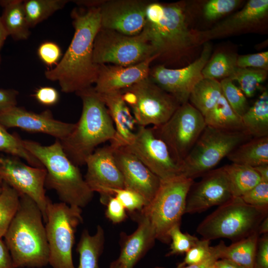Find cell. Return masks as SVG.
<instances>
[{
	"instance_id": "obj_1",
	"label": "cell",
	"mask_w": 268,
	"mask_h": 268,
	"mask_svg": "<svg viewBox=\"0 0 268 268\" xmlns=\"http://www.w3.org/2000/svg\"><path fill=\"white\" fill-rule=\"evenodd\" d=\"M74 33L60 62L45 72L47 79L57 81L65 93H77L92 87L99 65L93 62L95 38L101 28L98 6L74 8L71 13Z\"/></svg>"
},
{
	"instance_id": "obj_2",
	"label": "cell",
	"mask_w": 268,
	"mask_h": 268,
	"mask_svg": "<svg viewBox=\"0 0 268 268\" xmlns=\"http://www.w3.org/2000/svg\"><path fill=\"white\" fill-rule=\"evenodd\" d=\"M43 220L37 204L27 196L20 195L19 209L3 237L15 268H40L49 264Z\"/></svg>"
},
{
	"instance_id": "obj_3",
	"label": "cell",
	"mask_w": 268,
	"mask_h": 268,
	"mask_svg": "<svg viewBox=\"0 0 268 268\" xmlns=\"http://www.w3.org/2000/svg\"><path fill=\"white\" fill-rule=\"evenodd\" d=\"M76 94L82 102L80 117L71 133L60 141L68 158L79 166L85 164L98 145L111 141L116 130L104 102L93 86Z\"/></svg>"
},
{
	"instance_id": "obj_4",
	"label": "cell",
	"mask_w": 268,
	"mask_h": 268,
	"mask_svg": "<svg viewBox=\"0 0 268 268\" xmlns=\"http://www.w3.org/2000/svg\"><path fill=\"white\" fill-rule=\"evenodd\" d=\"M26 149L46 170L45 187L54 190L61 202L80 208L92 200L94 192L89 188L78 166L68 158L59 140L43 145L31 140H23Z\"/></svg>"
},
{
	"instance_id": "obj_5",
	"label": "cell",
	"mask_w": 268,
	"mask_h": 268,
	"mask_svg": "<svg viewBox=\"0 0 268 268\" xmlns=\"http://www.w3.org/2000/svg\"><path fill=\"white\" fill-rule=\"evenodd\" d=\"M268 209L247 204L240 197H234L208 215L197 231L203 239L223 238L236 242L258 230L268 216Z\"/></svg>"
},
{
	"instance_id": "obj_6",
	"label": "cell",
	"mask_w": 268,
	"mask_h": 268,
	"mask_svg": "<svg viewBox=\"0 0 268 268\" xmlns=\"http://www.w3.org/2000/svg\"><path fill=\"white\" fill-rule=\"evenodd\" d=\"M186 14L184 3L177 2L164 4L161 18L146 19L142 31L158 58L179 55L199 43L198 32L189 28Z\"/></svg>"
},
{
	"instance_id": "obj_7",
	"label": "cell",
	"mask_w": 268,
	"mask_h": 268,
	"mask_svg": "<svg viewBox=\"0 0 268 268\" xmlns=\"http://www.w3.org/2000/svg\"><path fill=\"white\" fill-rule=\"evenodd\" d=\"M250 137L244 131H224L206 126L181 164L182 176L193 180L202 176Z\"/></svg>"
},
{
	"instance_id": "obj_8",
	"label": "cell",
	"mask_w": 268,
	"mask_h": 268,
	"mask_svg": "<svg viewBox=\"0 0 268 268\" xmlns=\"http://www.w3.org/2000/svg\"><path fill=\"white\" fill-rule=\"evenodd\" d=\"M194 180L180 176L161 181L160 187L152 201L141 211L140 215L149 220L156 239L168 243L170 230L180 224L185 213L188 192Z\"/></svg>"
},
{
	"instance_id": "obj_9",
	"label": "cell",
	"mask_w": 268,
	"mask_h": 268,
	"mask_svg": "<svg viewBox=\"0 0 268 268\" xmlns=\"http://www.w3.org/2000/svg\"><path fill=\"white\" fill-rule=\"evenodd\" d=\"M81 208L49 200L46 209L45 230L53 268H75L72 250L77 227L83 222Z\"/></svg>"
},
{
	"instance_id": "obj_10",
	"label": "cell",
	"mask_w": 268,
	"mask_h": 268,
	"mask_svg": "<svg viewBox=\"0 0 268 268\" xmlns=\"http://www.w3.org/2000/svg\"><path fill=\"white\" fill-rule=\"evenodd\" d=\"M121 91L124 101L132 109L137 126H160L181 105L149 77Z\"/></svg>"
},
{
	"instance_id": "obj_11",
	"label": "cell",
	"mask_w": 268,
	"mask_h": 268,
	"mask_svg": "<svg viewBox=\"0 0 268 268\" xmlns=\"http://www.w3.org/2000/svg\"><path fill=\"white\" fill-rule=\"evenodd\" d=\"M154 55H156L143 31L138 35L128 36L101 28L93 43V62L99 65L127 67Z\"/></svg>"
},
{
	"instance_id": "obj_12",
	"label": "cell",
	"mask_w": 268,
	"mask_h": 268,
	"mask_svg": "<svg viewBox=\"0 0 268 268\" xmlns=\"http://www.w3.org/2000/svg\"><path fill=\"white\" fill-rule=\"evenodd\" d=\"M206 126L204 116L187 102L180 105L164 124L151 129L155 135L166 143L180 166Z\"/></svg>"
},
{
	"instance_id": "obj_13",
	"label": "cell",
	"mask_w": 268,
	"mask_h": 268,
	"mask_svg": "<svg viewBox=\"0 0 268 268\" xmlns=\"http://www.w3.org/2000/svg\"><path fill=\"white\" fill-rule=\"evenodd\" d=\"M123 147L136 156L161 181L182 176L180 166L151 128L137 126L133 139Z\"/></svg>"
},
{
	"instance_id": "obj_14",
	"label": "cell",
	"mask_w": 268,
	"mask_h": 268,
	"mask_svg": "<svg viewBox=\"0 0 268 268\" xmlns=\"http://www.w3.org/2000/svg\"><path fill=\"white\" fill-rule=\"evenodd\" d=\"M45 168L27 165L15 156H0V184L4 183L17 192L31 198L46 220V209L50 199L46 196Z\"/></svg>"
},
{
	"instance_id": "obj_15",
	"label": "cell",
	"mask_w": 268,
	"mask_h": 268,
	"mask_svg": "<svg viewBox=\"0 0 268 268\" xmlns=\"http://www.w3.org/2000/svg\"><path fill=\"white\" fill-rule=\"evenodd\" d=\"M211 46L203 44L200 56L187 66L177 69L158 65L150 68L149 78L161 89L173 96L180 105L188 102L189 95L195 84L202 79V70L209 61Z\"/></svg>"
},
{
	"instance_id": "obj_16",
	"label": "cell",
	"mask_w": 268,
	"mask_h": 268,
	"mask_svg": "<svg viewBox=\"0 0 268 268\" xmlns=\"http://www.w3.org/2000/svg\"><path fill=\"white\" fill-rule=\"evenodd\" d=\"M150 2L143 0H102L99 5L101 28L128 36L140 34Z\"/></svg>"
},
{
	"instance_id": "obj_17",
	"label": "cell",
	"mask_w": 268,
	"mask_h": 268,
	"mask_svg": "<svg viewBox=\"0 0 268 268\" xmlns=\"http://www.w3.org/2000/svg\"><path fill=\"white\" fill-rule=\"evenodd\" d=\"M87 172L84 179L93 192L101 196L102 203L111 195L110 190L125 188L122 174L114 157V148L110 145L99 148L86 159Z\"/></svg>"
},
{
	"instance_id": "obj_18",
	"label": "cell",
	"mask_w": 268,
	"mask_h": 268,
	"mask_svg": "<svg viewBox=\"0 0 268 268\" xmlns=\"http://www.w3.org/2000/svg\"><path fill=\"white\" fill-rule=\"evenodd\" d=\"M193 183L188 192L185 213L202 212L221 205L234 198L227 175L223 167L212 169Z\"/></svg>"
},
{
	"instance_id": "obj_19",
	"label": "cell",
	"mask_w": 268,
	"mask_h": 268,
	"mask_svg": "<svg viewBox=\"0 0 268 268\" xmlns=\"http://www.w3.org/2000/svg\"><path fill=\"white\" fill-rule=\"evenodd\" d=\"M0 125L5 129L18 128L47 134L59 140L66 138L75 127V124L55 119L49 110L37 113L17 106L0 113Z\"/></svg>"
},
{
	"instance_id": "obj_20",
	"label": "cell",
	"mask_w": 268,
	"mask_h": 268,
	"mask_svg": "<svg viewBox=\"0 0 268 268\" xmlns=\"http://www.w3.org/2000/svg\"><path fill=\"white\" fill-rule=\"evenodd\" d=\"M114 155L123 177L125 188L137 193L149 203L160 187V179L124 147L114 148Z\"/></svg>"
},
{
	"instance_id": "obj_21",
	"label": "cell",
	"mask_w": 268,
	"mask_h": 268,
	"mask_svg": "<svg viewBox=\"0 0 268 268\" xmlns=\"http://www.w3.org/2000/svg\"><path fill=\"white\" fill-rule=\"evenodd\" d=\"M154 55L135 65L127 67L99 65L97 80L93 87L100 94L121 91L148 77L150 65L158 58Z\"/></svg>"
},
{
	"instance_id": "obj_22",
	"label": "cell",
	"mask_w": 268,
	"mask_h": 268,
	"mask_svg": "<svg viewBox=\"0 0 268 268\" xmlns=\"http://www.w3.org/2000/svg\"><path fill=\"white\" fill-rule=\"evenodd\" d=\"M268 11V0H250L241 10L218 23L212 29L198 32L199 43L254 25L261 21Z\"/></svg>"
},
{
	"instance_id": "obj_23",
	"label": "cell",
	"mask_w": 268,
	"mask_h": 268,
	"mask_svg": "<svg viewBox=\"0 0 268 268\" xmlns=\"http://www.w3.org/2000/svg\"><path fill=\"white\" fill-rule=\"evenodd\" d=\"M136 230L126 235L118 258L110 266L120 268H134L154 244L156 239L153 229L147 218L140 215Z\"/></svg>"
},
{
	"instance_id": "obj_24",
	"label": "cell",
	"mask_w": 268,
	"mask_h": 268,
	"mask_svg": "<svg viewBox=\"0 0 268 268\" xmlns=\"http://www.w3.org/2000/svg\"><path fill=\"white\" fill-rule=\"evenodd\" d=\"M113 122L116 134L110 141L114 148L125 146L133 139L137 125L121 91L100 94Z\"/></svg>"
},
{
	"instance_id": "obj_25",
	"label": "cell",
	"mask_w": 268,
	"mask_h": 268,
	"mask_svg": "<svg viewBox=\"0 0 268 268\" xmlns=\"http://www.w3.org/2000/svg\"><path fill=\"white\" fill-rule=\"evenodd\" d=\"M259 235L257 230L229 246L221 241L216 246L219 259H227L245 268H253Z\"/></svg>"
},
{
	"instance_id": "obj_26",
	"label": "cell",
	"mask_w": 268,
	"mask_h": 268,
	"mask_svg": "<svg viewBox=\"0 0 268 268\" xmlns=\"http://www.w3.org/2000/svg\"><path fill=\"white\" fill-rule=\"evenodd\" d=\"M227 157L233 163L252 167L268 164V136L254 137L241 143Z\"/></svg>"
},
{
	"instance_id": "obj_27",
	"label": "cell",
	"mask_w": 268,
	"mask_h": 268,
	"mask_svg": "<svg viewBox=\"0 0 268 268\" xmlns=\"http://www.w3.org/2000/svg\"><path fill=\"white\" fill-rule=\"evenodd\" d=\"M3 8L1 19L8 36L16 40L27 39L30 34L23 1L21 0H0Z\"/></svg>"
},
{
	"instance_id": "obj_28",
	"label": "cell",
	"mask_w": 268,
	"mask_h": 268,
	"mask_svg": "<svg viewBox=\"0 0 268 268\" xmlns=\"http://www.w3.org/2000/svg\"><path fill=\"white\" fill-rule=\"evenodd\" d=\"M244 131L251 137L268 136V92L265 90L241 117Z\"/></svg>"
},
{
	"instance_id": "obj_29",
	"label": "cell",
	"mask_w": 268,
	"mask_h": 268,
	"mask_svg": "<svg viewBox=\"0 0 268 268\" xmlns=\"http://www.w3.org/2000/svg\"><path fill=\"white\" fill-rule=\"evenodd\" d=\"M104 243V230L100 225L97 226L94 235H90L87 230H84L76 248L79 256L77 268H99V259Z\"/></svg>"
},
{
	"instance_id": "obj_30",
	"label": "cell",
	"mask_w": 268,
	"mask_h": 268,
	"mask_svg": "<svg viewBox=\"0 0 268 268\" xmlns=\"http://www.w3.org/2000/svg\"><path fill=\"white\" fill-rule=\"evenodd\" d=\"M204 118L206 126L215 129L244 131L241 117L232 109L223 95L205 115Z\"/></svg>"
},
{
	"instance_id": "obj_31",
	"label": "cell",
	"mask_w": 268,
	"mask_h": 268,
	"mask_svg": "<svg viewBox=\"0 0 268 268\" xmlns=\"http://www.w3.org/2000/svg\"><path fill=\"white\" fill-rule=\"evenodd\" d=\"M222 95L220 82L216 79L203 78L193 88L189 100L204 116Z\"/></svg>"
},
{
	"instance_id": "obj_32",
	"label": "cell",
	"mask_w": 268,
	"mask_h": 268,
	"mask_svg": "<svg viewBox=\"0 0 268 268\" xmlns=\"http://www.w3.org/2000/svg\"><path fill=\"white\" fill-rule=\"evenodd\" d=\"M223 168L234 197H241L261 182L260 175L254 167L232 163Z\"/></svg>"
},
{
	"instance_id": "obj_33",
	"label": "cell",
	"mask_w": 268,
	"mask_h": 268,
	"mask_svg": "<svg viewBox=\"0 0 268 268\" xmlns=\"http://www.w3.org/2000/svg\"><path fill=\"white\" fill-rule=\"evenodd\" d=\"M68 0H27L23 1V7L29 27H34L57 11L62 9Z\"/></svg>"
},
{
	"instance_id": "obj_34",
	"label": "cell",
	"mask_w": 268,
	"mask_h": 268,
	"mask_svg": "<svg viewBox=\"0 0 268 268\" xmlns=\"http://www.w3.org/2000/svg\"><path fill=\"white\" fill-rule=\"evenodd\" d=\"M0 185V238H2L19 209L20 196L6 184L1 183Z\"/></svg>"
},
{
	"instance_id": "obj_35",
	"label": "cell",
	"mask_w": 268,
	"mask_h": 268,
	"mask_svg": "<svg viewBox=\"0 0 268 268\" xmlns=\"http://www.w3.org/2000/svg\"><path fill=\"white\" fill-rule=\"evenodd\" d=\"M23 139L17 134H11L0 125V151L22 158L32 166L44 168L41 162L23 145Z\"/></svg>"
},
{
	"instance_id": "obj_36",
	"label": "cell",
	"mask_w": 268,
	"mask_h": 268,
	"mask_svg": "<svg viewBox=\"0 0 268 268\" xmlns=\"http://www.w3.org/2000/svg\"><path fill=\"white\" fill-rule=\"evenodd\" d=\"M267 74V70L264 69L237 67L229 78L237 81L246 97L251 98L266 80Z\"/></svg>"
},
{
	"instance_id": "obj_37",
	"label": "cell",
	"mask_w": 268,
	"mask_h": 268,
	"mask_svg": "<svg viewBox=\"0 0 268 268\" xmlns=\"http://www.w3.org/2000/svg\"><path fill=\"white\" fill-rule=\"evenodd\" d=\"M236 60L234 55L224 53L216 54L203 67V77L216 80L229 77L237 67Z\"/></svg>"
},
{
	"instance_id": "obj_38",
	"label": "cell",
	"mask_w": 268,
	"mask_h": 268,
	"mask_svg": "<svg viewBox=\"0 0 268 268\" xmlns=\"http://www.w3.org/2000/svg\"><path fill=\"white\" fill-rule=\"evenodd\" d=\"M220 83L222 95L232 109L242 117L249 108L246 96L230 78L222 79Z\"/></svg>"
},
{
	"instance_id": "obj_39",
	"label": "cell",
	"mask_w": 268,
	"mask_h": 268,
	"mask_svg": "<svg viewBox=\"0 0 268 268\" xmlns=\"http://www.w3.org/2000/svg\"><path fill=\"white\" fill-rule=\"evenodd\" d=\"M168 236L171 244L170 251L167 256L187 253L199 240L195 236L188 233H182L180 228V224L173 226L170 230Z\"/></svg>"
},
{
	"instance_id": "obj_40",
	"label": "cell",
	"mask_w": 268,
	"mask_h": 268,
	"mask_svg": "<svg viewBox=\"0 0 268 268\" xmlns=\"http://www.w3.org/2000/svg\"><path fill=\"white\" fill-rule=\"evenodd\" d=\"M110 193L111 195L115 197L125 209L129 211H141L147 205L146 201L140 195L129 189H111Z\"/></svg>"
},
{
	"instance_id": "obj_41",
	"label": "cell",
	"mask_w": 268,
	"mask_h": 268,
	"mask_svg": "<svg viewBox=\"0 0 268 268\" xmlns=\"http://www.w3.org/2000/svg\"><path fill=\"white\" fill-rule=\"evenodd\" d=\"M239 0H210L203 7V14L208 20L216 19L235 9L241 3Z\"/></svg>"
},
{
	"instance_id": "obj_42",
	"label": "cell",
	"mask_w": 268,
	"mask_h": 268,
	"mask_svg": "<svg viewBox=\"0 0 268 268\" xmlns=\"http://www.w3.org/2000/svg\"><path fill=\"white\" fill-rule=\"evenodd\" d=\"M210 240H199L187 253L184 261L180 264L182 266L200 263L211 256L213 247H210Z\"/></svg>"
},
{
	"instance_id": "obj_43",
	"label": "cell",
	"mask_w": 268,
	"mask_h": 268,
	"mask_svg": "<svg viewBox=\"0 0 268 268\" xmlns=\"http://www.w3.org/2000/svg\"><path fill=\"white\" fill-rule=\"evenodd\" d=\"M240 198L249 205L268 208V182L261 181Z\"/></svg>"
},
{
	"instance_id": "obj_44",
	"label": "cell",
	"mask_w": 268,
	"mask_h": 268,
	"mask_svg": "<svg viewBox=\"0 0 268 268\" xmlns=\"http://www.w3.org/2000/svg\"><path fill=\"white\" fill-rule=\"evenodd\" d=\"M236 66L242 68L253 67L268 70V52L240 56L237 57Z\"/></svg>"
},
{
	"instance_id": "obj_45",
	"label": "cell",
	"mask_w": 268,
	"mask_h": 268,
	"mask_svg": "<svg viewBox=\"0 0 268 268\" xmlns=\"http://www.w3.org/2000/svg\"><path fill=\"white\" fill-rule=\"evenodd\" d=\"M37 53L42 62L48 66L56 65L62 55L59 46L50 41L42 43L38 49Z\"/></svg>"
},
{
	"instance_id": "obj_46",
	"label": "cell",
	"mask_w": 268,
	"mask_h": 268,
	"mask_svg": "<svg viewBox=\"0 0 268 268\" xmlns=\"http://www.w3.org/2000/svg\"><path fill=\"white\" fill-rule=\"evenodd\" d=\"M107 203L106 215L112 222L120 223L126 218V209L115 197L110 196Z\"/></svg>"
},
{
	"instance_id": "obj_47",
	"label": "cell",
	"mask_w": 268,
	"mask_h": 268,
	"mask_svg": "<svg viewBox=\"0 0 268 268\" xmlns=\"http://www.w3.org/2000/svg\"><path fill=\"white\" fill-rule=\"evenodd\" d=\"M253 268H268V235L259 238Z\"/></svg>"
},
{
	"instance_id": "obj_48",
	"label": "cell",
	"mask_w": 268,
	"mask_h": 268,
	"mask_svg": "<svg viewBox=\"0 0 268 268\" xmlns=\"http://www.w3.org/2000/svg\"><path fill=\"white\" fill-rule=\"evenodd\" d=\"M34 96L39 103L45 106L54 105L59 99V94L57 90L53 87L49 86L38 88Z\"/></svg>"
},
{
	"instance_id": "obj_49",
	"label": "cell",
	"mask_w": 268,
	"mask_h": 268,
	"mask_svg": "<svg viewBox=\"0 0 268 268\" xmlns=\"http://www.w3.org/2000/svg\"><path fill=\"white\" fill-rule=\"evenodd\" d=\"M18 92L13 89H0V113L17 106Z\"/></svg>"
},
{
	"instance_id": "obj_50",
	"label": "cell",
	"mask_w": 268,
	"mask_h": 268,
	"mask_svg": "<svg viewBox=\"0 0 268 268\" xmlns=\"http://www.w3.org/2000/svg\"><path fill=\"white\" fill-rule=\"evenodd\" d=\"M0 268H15L9 250L0 238Z\"/></svg>"
},
{
	"instance_id": "obj_51",
	"label": "cell",
	"mask_w": 268,
	"mask_h": 268,
	"mask_svg": "<svg viewBox=\"0 0 268 268\" xmlns=\"http://www.w3.org/2000/svg\"><path fill=\"white\" fill-rule=\"evenodd\" d=\"M219 259L217 249L215 246L213 247V253L212 255L206 260L200 263L185 266H182L179 265L176 268H207L209 266L214 264L216 261Z\"/></svg>"
},
{
	"instance_id": "obj_52",
	"label": "cell",
	"mask_w": 268,
	"mask_h": 268,
	"mask_svg": "<svg viewBox=\"0 0 268 268\" xmlns=\"http://www.w3.org/2000/svg\"><path fill=\"white\" fill-rule=\"evenodd\" d=\"M216 268H245L227 259H219L214 263Z\"/></svg>"
},
{
	"instance_id": "obj_53",
	"label": "cell",
	"mask_w": 268,
	"mask_h": 268,
	"mask_svg": "<svg viewBox=\"0 0 268 268\" xmlns=\"http://www.w3.org/2000/svg\"><path fill=\"white\" fill-rule=\"evenodd\" d=\"M260 175L262 182H268V164L254 167Z\"/></svg>"
},
{
	"instance_id": "obj_54",
	"label": "cell",
	"mask_w": 268,
	"mask_h": 268,
	"mask_svg": "<svg viewBox=\"0 0 268 268\" xmlns=\"http://www.w3.org/2000/svg\"><path fill=\"white\" fill-rule=\"evenodd\" d=\"M258 232L260 234L268 233V217L266 216L261 222L258 228Z\"/></svg>"
},
{
	"instance_id": "obj_55",
	"label": "cell",
	"mask_w": 268,
	"mask_h": 268,
	"mask_svg": "<svg viewBox=\"0 0 268 268\" xmlns=\"http://www.w3.org/2000/svg\"><path fill=\"white\" fill-rule=\"evenodd\" d=\"M7 36V34L5 30L0 16V50Z\"/></svg>"
},
{
	"instance_id": "obj_56",
	"label": "cell",
	"mask_w": 268,
	"mask_h": 268,
	"mask_svg": "<svg viewBox=\"0 0 268 268\" xmlns=\"http://www.w3.org/2000/svg\"><path fill=\"white\" fill-rule=\"evenodd\" d=\"M215 263V262H214ZM207 268H216L214 264H213L212 265L209 266Z\"/></svg>"
},
{
	"instance_id": "obj_57",
	"label": "cell",
	"mask_w": 268,
	"mask_h": 268,
	"mask_svg": "<svg viewBox=\"0 0 268 268\" xmlns=\"http://www.w3.org/2000/svg\"><path fill=\"white\" fill-rule=\"evenodd\" d=\"M110 268H120L110 266Z\"/></svg>"
},
{
	"instance_id": "obj_58",
	"label": "cell",
	"mask_w": 268,
	"mask_h": 268,
	"mask_svg": "<svg viewBox=\"0 0 268 268\" xmlns=\"http://www.w3.org/2000/svg\"><path fill=\"white\" fill-rule=\"evenodd\" d=\"M1 186L0 185V193L1 192Z\"/></svg>"
},
{
	"instance_id": "obj_59",
	"label": "cell",
	"mask_w": 268,
	"mask_h": 268,
	"mask_svg": "<svg viewBox=\"0 0 268 268\" xmlns=\"http://www.w3.org/2000/svg\"><path fill=\"white\" fill-rule=\"evenodd\" d=\"M155 268H162V267H156Z\"/></svg>"
},
{
	"instance_id": "obj_60",
	"label": "cell",
	"mask_w": 268,
	"mask_h": 268,
	"mask_svg": "<svg viewBox=\"0 0 268 268\" xmlns=\"http://www.w3.org/2000/svg\"><path fill=\"white\" fill-rule=\"evenodd\" d=\"M0 62H1V57H0Z\"/></svg>"
}]
</instances>
